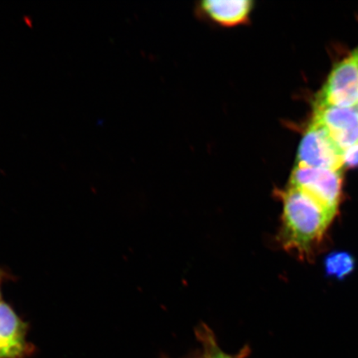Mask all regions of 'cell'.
Here are the masks:
<instances>
[{
  "label": "cell",
  "mask_w": 358,
  "mask_h": 358,
  "mask_svg": "<svg viewBox=\"0 0 358 358\" xmlns=\"http://www.w3.org/2000/svg\"><path fill=\"white\" fill-rule=\"evenodd\" d=\"M279 195L282 214L277 240L287 252L308 258L323 239L335 215L296 187L289 185Z\"/></svg>",
  "instance_id": "obj_1"
},
{
  "label": "cell",
  "mask_w": 358,
  "mask_h": 358,
  "mask_svg": "<svg viewBox=\"0 0 358 358\" xmlns=\"http://www.w3.org/2000/svg\"><path fill=\"white\" fill-rule=\"evenodd\" d=\"M341 172L295 165L289 185L311 196L336 216L341 199Z\"/></svg>",
  "instance_id": "obj_2"
},
{
  "label": "cell",
  "mask_w": 358,
  "mask_h": 358,
  "mask_svg": "<svg viewBox=\"0 0 358 358\" xmlns=\"http://www.w3.org/2000/svg\"><path fill=\"white\" fill-rule=\"evenodd\" d=\"M315 105L357 107L358 105V47L331 71Z\"/></svg>",
  "instance_id": "obj_3"
},
{
  "label": "cell",
  "mask_w": 358,
  "mask_h": 358,
  "mask_svg": "<svg viewBox=\"0 0 358 358\" xmlns=\"http://www.w3.org/2000/svg\"><path fill=\"white\" fill-rule=\"evenodd\" d=\"M296 165L342 171L344 151L323 127L312 122L299 144Z\"/></svg>",
  "instance_id": "obj_4"
},
{
  "label": "cell",
  "mask_w": 358,
  "mask_h": 358,
  "mask_svg": "<svg viewBox=\"0 0 358 358\" xmlns=\"http://www.w3.org/2000/svg\"><path fill=\"white\" fill-rule=\"evenodd\" d=\"M323 127L345 152L358 145V108L315 105L313 122Z\"/></svg>",
  "instance_id": "obj_5"
},
{
  "label": "cell",
  "mask_w": 358,
  "mask_h": 358,
  "mask_svg": "<svg viewBox=\"0 0 358 358\" xmlns=\"http://www.w3.org/2000/svg\"><path fill=\"white\" fill-rule=\"evenodd\" d=\"M34 352L28 325L10 304L0 302V358H30Z\"/></svg>",
  "instance_id": "obj_6"
},
{
  "label": "cell",
  "mask_w": 358,
  "mask_h": 358,
  "mask_svg": "<svg viewBox=\"0 0 358 358\" xmlns=\"http://www.w3.org/2000/svg\"><path fill=\"white\" fill-rule=\"evenodd\" d=\"M252 4L250 0H207L201 7L217 24L231 27L248 19Z\"/></svg>",
  "instance_id": "obj_7"
},
{
  "label": "cell",
  "mask_w": 358,
  "mask_h": 358,
  "mask_svg": "<svg viewBox=\"0 0 358 358\" xmlns=\"http://www.w3.org/2000/svg\"><path fill=\"white\" fill-rule=\"evenodd\" d=\"M196 337L203 348V358H246L250 350L245 347L238 355L234 356L224 352L217 343L213 331L207 325H200L195 331Z\"/></svg>",
  "instance_id": "obj_8"
},
{
  "label": "cell",
  "mask_w": 358,
  "mask_h": 358,
  "mask_svg": "<svg viewBox=\"0 0 358 358\" xmlns=\"http://www.w3.org/2000/svg\"><path fill=\"white\" fill-rule=\"evenodd\" d=\"M355 262L350 255L344 252H338L330 256L326 261V271L331 275L341 278L352 271Z\"/></svg>",
  "instance_id": "obj_9"
},
{
  "label": "cell",
  "mask_w": 358,
  "mask_h": 358,
  "mask_svg": "<svg viewBox=\"0 0 358 358\" xmlns=\"http://www.w3.org/2000/svg\"><path fill=\"white\" fill-rule=\"evenodd\" d=\"M344 166H358V145L344 152Z\"/></svg>",
  "instance_id": "obj_10"
},
{
  "label": "cell",
  "mask_w": 358,
  "mask_h": 358,
  "mask_svg": "<svg viewBox=\"0 0 358 358\" xmlns=\"http://www.w3.org/2000/svg\"><path fill=\"white\" fill-rule=\"evenodd\" d=\"M7 279V274L6 271L0 270V302H1V287L4 280Z\"/></svg>",
  "instance_id": "obj_11"
},
{
  "label": "cell",
  "mask_w": 358,
  "mask_h": 358,
  "mask_svg": "<svg viewBox=\"0 0 358 358\" xmlns=\"http://www.w3.org/2000/svg\"><path fill=\"white\" fill-rule=\"evenodd\" d=\"M164 358H167V357H164ZM201 358H203V357H201Z\"/></svg>",
  "instance_id": "obj_12"
},
{
  "label": "cell",
  "mask_w": 358,
  "mask_h": 358,
  "mask_svg": "<svg viewBox=\"0 0 358 358\" xmlns=\"http://www.w3.org/2000/svg\"><path fill=\"white\" fill-rule=\"evenodd\" d=\"M357 108H358V105H357Z\"/></svg>",
  "instance_id": "obj_13"
}]
</instances>
